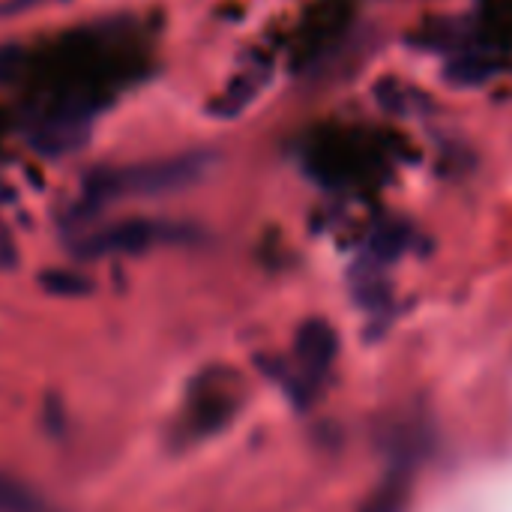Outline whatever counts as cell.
<instances>
[{
    "label": "cell",
    "mask_w": 512,
    "mask_h": 512,
    "mask_svg": "<svg viewBox=\"0 0 512 512\" xmlns=\"http://www.w3.org/2000/svg\"><path fill=\"white\" fill-rule=\"evenodd\" d=\"M147 69L150 39L129 15L63 30L36 48H0V87L18 93L15 123L42 156L78 150L96 117Z\"/></svg>",
    "instance_id": "obj_1"
},
{
    "label": "cell",
    "mask_w": 512,
    "mask_h": 512,
    "mask_svg": "<svg viewBox=\"0 0 512 512\" xmlns=\"http://www.w3.org/2000/svg\"><path fill=\"white\" fill-rule=\"evenodd\" d=\"M210 162H213L210 153H183V156L126 165V168H99L87 174L84 195L90 204H102V201H117V198L177 192L201 180Z\"/></svg>",
    "instance_id": "obj_2"
},
{
    "label": "cell",
    "mask_w": 512,
    "mask_h": 512,
    "mask_svg": "<svg viewBox=\"0 0 512 512\" xmlns=\"http://www.w3.org/2000/svg\"><path fill=\"white\" fill-rule=\"evenodd\" d=\"M336 354H339V336H336V330L327 321H306L300 327V333H297L294 369H291L288 390L300 402H306V396H312V390L330 372Z\"/></svg>",
    "instance_id": "obj_3"
},
{
    "label": "cell",
    "mask_w": 512,
    "mask_h": 512,
    "mask_svg": "<svg viewBox=\"0 0 512 512\" xmlns=\"http://www.w3.org/2000/svg\"><path fill=\"white\" fill-rule=\"evenodd\" d=\"M261 84H264V75H261L258 69H249L246 75L234 78V84L219 96V102L213 105V111H216V114H222V117L240 114V111L255 99V93L261 90Z\"/></svg>",
    "instance_id": "obj_4"
},
{
    "label": "cell",
    "mask_w": 512,
    "mask_h": 512,
    "mask_svg": "<svg viewBox=\"0 0 512 512\" xmlns=\"http://www.w3.org/2000/svg\"><path fill=\"white\" fill-rule=\"evenodd\" d=\"M405 495H408V477H390L381 492L369 501L366 512H399L405 504Z\"/></svg>",
    "instance_id": "obj_5"
},
{
    "label": "cell",
    "mask_w": 512,
    "mask_h": 512,
    "mask_svg": "<svg viewBox=\"0 0 512 512\" xmlns=\"http://www.w3.org/2000/svg\"><path fill=\"white\" fill-rule=\"evenodd\" d=\"M405 243H408V231L399 228V225H387V228L375 231V237H372V252H375L378 258L390 261V258H396V255L405 249Z\"/></svg>",
    "instance_id": "obj_6"
},
{
    "label": "cell",
    "mask_w": 512,
    "mask_h": 512,
    "mask_svg": "<svg viewBox=\"0 0 512 512\" xmlns=\"http://www.w3.org/2000/svg\"><path fill=\"white\" fill-rule=\"evenodd\" d=\"M489 72H492V66L489 63H480V60H462V63H453L450 66V78L459 81V84H477Z\"/></svg>",
    "instance_id": "obj_7"
},
{
    "label": "cell",
    "mask_w": 512,
    "mask_h": 512,
    "mask_svg": "<svg viewBox=\"0 0 512 512\" xmlns=\"http://www.w3.org/2000/svg\"><path fill=\"white\" fill-rule=\"evenodd\" d=\"M12 255H15V249H12V237H9L6 225L0 222V261H12Z\"/></svg>",
    "instance_id": "obj_8"
},
{
    "label": "cell",
    "mask_w": 512,
    "mask_h": 512,
    "mask_svg": "<svg viewBox=\"0 0 512 512\" xmlns=\"http://www.w3.org/2000/svg\"><path fill=\"white\" fill-rule=\"evenodd\" d=\"M9 195H12V192H9V186L0 180V201H9Z\"/></svg>",
    "instance_id": "obj_9"
},
{
    "label": "cell",
    "mask_w": 512,
    "mask_h": 512,
    "mask_svg": "<svg viewBox=\"0 0 512 512\" xmlns=\"http://www.w3.org/2000/svg\"><path fill=\"white\" fill-rule=\"evenodd\" d=\"M30 3H39V0H18L15 6H30Z\"/></svg>",
    "instance_id": "obj_10"
}]
</instances>
